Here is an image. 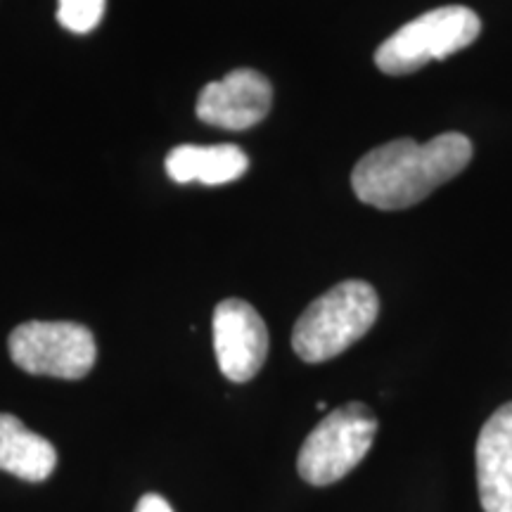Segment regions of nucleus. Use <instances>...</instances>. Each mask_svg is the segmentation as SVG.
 <instances>
[{"mask_svg":"<svg viewBox=\"0 0 512 512\" xmlns=\"http://www.w3.org/2000/svg\"><path fill=\"white\" fill-rule=\"evenodd\" d=\"M472 155L475 147L463 133H441L430 143L392 140L370 150L354 166L351 188L358 200L375 209H408L456 178Z\"/></svg>","mask_w":512,"mask_h":512,"instance_id":"nucleus-1","label":"nucleus"},{"mask_svg":"<svg viewBox=\"0 0 512 512\" xmlns=\"http://www.w3.org/2000/svg\"><path fill=\"white\" fill-rule=\"evenodd\" d=\"M380 299L363 280H344L318 297L292 330V349L306 363L330 361L373 328Z\"/></svg>","mask_w":512,"mask_h":512,"instance_id":"nucleus-2","label":"nucleus"},{"mask_svg":"<svg viewBox=\"0 0 512 512\" xmlns=\"http://www.w3.org/2000/svg\"><path fill=\"white\" fill-rule=\"evenodd\" d=\"M482 22L463 5H446L425 12L387 38L375 53L377 69L389 76L418 72L434 60H446L477 41Z\"/></svg>","mask_w":512,"mask_h":512,"instance_id":"nucleus-3","label":"nucleus"},{"mask_svg":"<svg viewBox=\"0 0 512 512\" xmlns=\"http://www.w3.org/2000/svg\"><path fill=\"white\" fill-rule=\"evenodd\" d=\"M377 434V418L366 403H347L325 415L306 437L297 470L306 484L330 486L366 458Z\"/></svg>","mask_w":512,"mask_h":512,"instance_id":"nucleus-4","label":"nucleus"},{"mask_svg":"<svg viewBox=\"0 0 512 512\" xmlns=\"http://www.w3.org/2000/svg\"><path fill=\"white\" fill-rule=\"evenodd\" d=\"M8 349L17 368L29 375L81 380L95 366L93 332L69 320H29L10 332Z\"/></svg>","mask_w":512,"mask_h":512,"instance_id":"nucleus-5","label":"nucleus"},{"mask_svg":"<svg viewBox=\"0 0 512 512\" xmlns=\"http://www.w3.org/2000/svg\"><path fill=\"white\" fill-rule=\"evenodd\" d=\"M214 351L221 373L230 382H249L264 368L268 356V330L264 318L242 299H226L216 306Z\"/></svg>","mask_w":512,"mask_h":512,"instance_id":"nucleus-6","label":"nucleus"},{"mask_svg":"<svg viewBox=\"0 0 512 512\" xmlns=\"http://www.w3.org/2000/svg\"><path fill=\"white\" fill-rule=\"evenodd\" d=\"M273 105V86L256 69H233L226 79L211 81L197 98V117L204 124L245 131L266 119Z\"/></svg>","mask_w":512,"mask_h":512,"instance_id":"nucleus-7","label":"nucleus"},{"mask_svg":"<svg viewBox=\"0 0 512 512\" xmlns=\"http://www.w3.org/2000/svg\"><path fill=\"white\" fill-rule=\"evenodd\" d=\"M475 463L484 512H512V401L484 422Z\"/></svg>","mask_w":512,"mask_h":512,"instance_id":"nucleus-8","label":"nucleus"},{"mask_svg":"<svg viewBox=\"0 0 512 512\" xmlns=\"http://www.w3.org/2000/svg\"><path fill=\"white\" fill-rule=\"evenodd\" d=\"M249 169V159L238 145H178L166 157V174L174 183L226 185Z\"/></svg>","mask_w":512,"mask_h":512,"instance_id":"nucleus-9","label":"nucleus"},{"mask_svg":"<svg viewBox=\"0 0 512 512\" xmlns=\"http://www.w3.org/2000/svg\"><path fill=\"white\" fill-rule=\"evenodd\" d=\"M57 465V451L46 437L27 430L22 420L0 413V470L24 482H46Z\"/></svg>","mask_w":512,"mask_h":512,"instance_id":"nucleus-10","label":"nucleus"},{"mask_svg":"<svg viewBox=\"0 0 512 512\" xmlns=\"http://www.w3.org/2000/svg\"><path fill=\"white\" fill-rule=\"evenodd\" d=\"M107 0H57V22L72 34H91L105 17Z\"/></svg>","mask_w":512,"mask_h":512,"instance_id":"nucleus-11","label":"nucleus"},{"mask_svg":"<svg viewBox=\"0 0 512 512\" xmlns=\"http://www.w3.org/2000/svg\"><path fill=\"white\" fill-rule=\"evenodd\" d=\"M133 512H174V508H171L169 501H166L164 496L145 494L143 498H140L136 510Z\"/></svg>","mask_w":512,"mask_h":512,"instance_id":"nucleus-12","label":"nucleus"}]
</instances>
